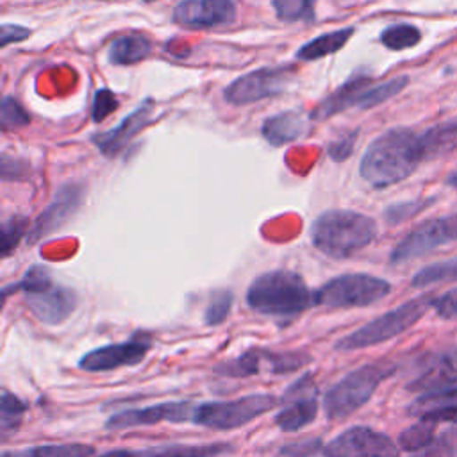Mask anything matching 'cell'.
Here are the masks:
<instances>
[{
    "mask_svg": "<svg viewBox=\"0 0 457 457\" xmlns=\"http://www.w3.org/2000/svg\"><path fill=\"white\" fill-rule=\"evenodd\" d=\"M9 291H21L29 311L45 325H59L66 321L79 303L77 293L62 284H55L50 270L43 264L30 266L20 282L4 287V298Z\"/></svg>",
    "mask_w": 457,
    "mask_h": 457,
    "instance_id": "obj_4",
    "label": "cell"
},
{
    "mask_svg": "<svg viewBox=\"0 0 457 457\" xmlns=\"http://www.w3.org/2000/svg\"><path fill=\"white\" fill-rule=\"evenodd\" d=\"M425 159L423 134L396 127L380 134L366 148L359 173L370 186L382 189L411 177Z\"/></svg>",
    "mask_w": 457,
    "mask_h": 457,
    "instance_id": "obj_1",
    "label": "cell"
},
{
    "mask_svg": "<svg viewBox=\"0 0 457 457\" xmlns=\"http://www.w3.org/2000/svg\"><path fill=\"white\" fill-rule=\"evenodd\" d=\"M420 421L412 423L398 436V446L409 453H414L427 445H430L436 437V427L439 421L428 420V418H418Z\"/></svg>",
    "mask_w": 457,
    "mask_h": 457,
    "instance_id": "obj_26",
    "label": "cell"
},
{
    "mask_svg": "<svg viewBox=\"0 0 457 457\" xmlns=\"http://www.w3.org/2000/svg\"><path fill=\"white\" fill-rule=\"evenodd\" d=\"M95 446L86 443H59L25 448L20 457H93Z\"/></svg>",
    "mask_w": 457,
    "mask_h": 457,
    "instance_id": "obj_29",
    "label": "cell"
},
{
    "mask_svg": "<svg viewBox=\"0 0 457 457\" xmlns=\"http://www.w3.org/2000/svg\"><path fill=\"white\" fill-rule=\"evenodd\" d=\"M234 450L232 443L166 445L143 450H111L100 457H220Z\"/></svg>",
    "mask_w": 457,
    "mask_h": 457,
    "instance_id": "obj_19",
    "label": "cell"
},
{
    "mask_svg": "<svg viewBox=\"0 0 457 457\" xmlns=\"http://www.w3.org/2000/svg\"><path fill=\"white\" fill-rule=\"evenodd\" d=\"M432 307L441 320H457V287L436 296Z\"/></svg>",
    "mask_w": 457,
    "mask_h": 457,
    "instance_id": "obj_40",
    "label": "cell"
},
{
    "mask_svg": "<svg viewBox=\"0 0 457 457\" xmlns=\"http://www.w3.org/2000/svg\"><path fill=\"white\" fill-rule=\"evenodd\" d=\"M273 9L278 20L293 23V21H312L314 7L312 0H273Z\"/></svg>",
    "mask_w": 457,
    "mask_h": 457,
    "instance_id": "obj_34",
    "label": "cell"
},
{
    "mask_svg": "<svg viewBox=\"0 0 457 457\" xmlns=\"http://www.w3.org/2000/svg\"><path fill=\"white\" fill-rule=\"evenodd\" d=\"M409 84V77L407 75H400L395 79H389L382 84L377 86H370L359 98L357 107L359 109H371L377 107L378 104H384L386 100L393 98L395 95H398L402 89H405V86Z\"/></svg>",
    "mask_w": 457,
    "mask_h": 457,
    "instance_id": "obj_30",
    "label": "cell"
},
{
    "mask_svg": "<svg viewBox=\"0 0 457 457\" xmlns=\"http://www.w3.org/2000/svg\"><path fill=\"white\" fill-rule=\"evenodd\" d=\"M457 241V214L428 220L414 227L391 252V264H403L420 259L439 246Z\"/></svg>",
    "mask_w": 457,
    "mask_h": 457,
    "instance_id": "obj_10",
    "label": "cell"
},
{
    "mask_svg": "<svg viewBox=\"0 0 457 457\" xmlns=\"http://www.w3.org/2000/svg\"><path fill=\"white\" fill-rule=\"evenodd\" d=\"M152 114H154V100L148 98L136 111H132L127 118H123L114 129H111L107 132L95 134L91 139L104 155L114 157L130 143V139L134 136L139 134V130L150 121Z\"/></svg>",
    "mask_w": 457,
    "mask_h": 457,
    "instance_id": "obj_18",
    "label": "cell"
},
{
    "mask_svg": "<svg viewBox=\"0 0 457 457\" xmlns=\"http://www.w3.org/2000/svg\"><path fill=\"white\" fill-rule=\"evenodd\" d=\"M353 36V29L346 27V29H337L334 32L328 34H321L314 39H311L309 43H305L298 52L296 57L302 61H314V59H321L328 54H336L337 50H341L346 41Z\"/></svg>",
    "mask_w": 457,
    "mask_h": 457,
    "instance_id": "obj_25",
    "label": "cell"
},
{
    "mask_svg": "<svg viewBox=\"0 0 457 457\" xmlns=\"http://www.w3.org/2000/svg\"><path fill=\"white\" fill-rule=\"evenodd\" d=\"M378 234L377 221L350 209H328L311 225V241L318 252L332 259H346L366 248Z\"/></svg>",
    "mask_w": 457,
    "mask_h": 457,
    "instance_id": "obj_3",
    "label": "cell"
},
{
    "mask_svg": "<svg viewBox=\"0 0 457 457\" xmlns=\"http://www.w3.org/2000/svg\"><path fill=\"white\" fill-rule=\"evenodd\" d=\"M29 220L25 216H11L9 220L2 221V228H0V250H2V257H9L14 248L20 245V241L23 237H27L29 234Z\"/></svg>",
    "mask_w": 457,
    "mask_h": 457,
    "instance_id": "obj_32",
    "label": "cell"
},
{
    "mask_svg": "<svg viewBox=\"0 0 457 457\" xmlns=\"http://www.w3.org/2000/svg\"><path fill=\"white\" fill-rule=\"evenodd\" d=\"M323 441L320 437H311L303 441H295L280 446L278 455L282 457H314L316 453H321Z\"/></svg>",
    "mask_w": 457,
    "mask_h": 457,
    "instance_id": "obj_38",
    "label": "cell"
},
{
    "mask_svg": "<svg viewBox=\"0 0 457 457\" xmlns=\"http://www.w3.org/2000/svg\"><path fill=\"white\" fill-rule=\"evenodd\" d=\"M30 34H32V30L27 27L14 25V23H4L0 27V45L9 46L12 43H20V41L27 39Z\"/></svg>",
    "mask_w": 457,
    "mask_h": 457,
    "instance_id": "obj_42",
    "label": "cell"
},
{
    "mask_svg": "<svg viewBox=\"0 0 457 457\" xmlns=\"http://www.w3.org/2000/svg\"><path fill=\"white\" fill-rule=\"evenodd\" d=\"M309 130V121L300 109H291L286 112H278L268 118L262 123V136L273 146H282L286 143L296 141Z\"/></svg>",
    "mask_w": 457,
    "mask_h": 457,
    "instance_id": "obj_21",
    "label": "cell"
},
{
    "mask_svg": "<svg viewBox=\"0 0 457 457\" xmlns=\"http://www.w3.org/2000/svg\"><path fill=\"white\" fill-rule=\"evenodd\" d=\"M457 386V346L436 359L411 386L416 391H432Z\"/></svg>",
    "mask_w": 457,
    "mask_h": 457,
    "instance_id": "obj_22",
    "label": "cell"
},
{
    "mask_svg": "<svg viewBox=\"0 0 457 457\" xmlns=\"http://www.w3.org/2000/svg\"><path fill=\"white\" fill-rule=\"evenodd\" d=\"M400 446L384 432L366 425H353L330 439L323 457H400Z\"/></svg>",
    "mask_w": 457,
    "mask_h": 457,
    "instance_id": "obj_11",
    "label": "cell"
},
{
    "mask_svg": "<svg viewBox=\"0 0 457 457\" xmlns=\"http://www.w3.org/2000/svg\"><path fill=\"white\" fill-rule=\"evenodd\" d=\"M371 86V79L359 75L345 82L341 87H337L332 95H328L312 112L311 120L312 121H323L341 111H346L350 107H357L361 95Z\"/></svg>",
    "mask_w": 457,
    "mask_h": 457,
    "instance_id": "obj_20",
    "label": "cell"
},
{
    "mask_svg": "<svg viewBox=\"0 0 457 457\" xmlns=\"http://www.w3.org/2000/svg\"><path fill=\"white\" fill-rule=\"evenodd\" d=\"M152 348V339L146 334L136 332L130 339L98 346L79 359V368L91 373L111 371L125 366L139 364Z\"/></svg>",
    "mask_w": 457,
    "mask_h": 457,
    "instance_id": "obj_14",
    "label": "cell"
},
{
    "mask_svg": "<svg viewBox=\"0 0 457 457\" xmlns=\"http://www.w3.org/2000/svg\"><path fill=\"white\" fill-rule=\"evenodd\" d=\"M420 39H421V32H420L414 25H407V23L391 25V27H387V29L380 34L382 45L387 46L389 50H405V48H411V46L418 45Z\"/></svg>",
    "mask_w": 457,
    "mask_h": 457,
    "instance_id": "obj_33",
    "label": "cell"
},
{
    "mask_svg": "<svg viewBox=\"0 0 457 457\" xmlns=\"http://www.w3.org/2000/svg\"><path fill=\"white\" fill-rule=\"evenodd\" d=\"M246 303L259 314L291 320L314 305V291L300 273L271 270L252 280L246 289Z\"/></svg>",
    "mask_w": 457,
    "mask_h": 457,
    "instance_id": "obj_2",
    "label": "cell"
},
{
    "mask_svg": "<svg viewBox=\"0 0 457 457\" xmlns=\"http://www.w3.org/2000/svg\"><path fill=\"white\" fill-rule=\"evenodd\" d=\"M145 2H154V0H145Z\"/></svg>",
    "mask_w": 457,
    "mask_h": 457,
    "instance_id": "obj_45",
    "label": "cell"
},
{
    "mask_svg": "<svg viewBox=\"0 0 457 457\" xmlns=\"http://www.w3.org/2000/svg\"><path fill=\"white\" fill-rule=\"evenodd\" d=\"M82 200H84V186L80 182L62 184L55 191L46 209L41 211L37 218L32 221L27 234V243L36 245L41 239L54 234L57 228H61L79 211V207L82 205Z\"/></svg>",
    "mask_w": 457,
    "mask_h": 457,
    "instance_id": "obj_15",
    "label": "cell"
},
{
    "mask_svg": "<svg viewBox=\"0 0 457 457\" xmlns=\"http://www.w3.org/2000/svg\"><path fill=\"white\" fill-rule=\"evenodd\" d=\"M434 298L436 296H432V295H423V296L407 300V302L400 303L398 307H395V309L377 316L375 320L364 323L362 327L355 328L348 336L341 337L339 341H336L334 348L339 352H352V350H361L366 346L386 343V341L403 334L412 325H416L427 314V311L432 307Z\"/></svg>",
    "mask_w": 457,
    "mask_h": 457,
    "instance_id": "obj_6",
    "label": "cell"
},
{
    "mask_svg": "<svg viewBox=\"0 0 457 457\" xmlns=\"http://www.w3.org/2000/svg\"><path fill=\"white\" fill-rule=\"evenodd\" d=\"M455 407H457V386H452V387L421 393L414 402L409 403L407 414L414 418H434Z\"/></svg>",
    "mask_w": 457,
    "mask_h": 457,
    "instance_id": "obj_23",
    "label": "cell"
},
{
    "mask_svg": "<svg viewBox=\"0 0 457 457\" xmlns=\"http://www.w3.org/2000/svg\"><path fill=\"white\" fill-rule=\"evenodd\" d=\"M280 411L273 421L282 432H298L311 425L318 414V386L311 373L295 380L280 398Z\"/></svg>",
    "mask_w": 457,
    "mask_h": 457,
    "instance_id": "obj_13",
    "label": "cell"
},
{
    "mask_svg": "<svg viewBox=\"0 0 457 457\" xmlns=\"http://www.w3.org/2000/svg\"><path fill=\"white\" fill-rule=\"evenodd\" d=\"M448 184H452L453 187H457V173H453L452 177H448Z\"/></svg>",
    "mask_w": 457,
    "mask_h": 457,
    "instance_id": "obj_44",
    "label": "cell"
},
{
    "mask_svg": "<svg viewBox=\"0 0 457 457\" xmlns=\"http://www.w3.org/2000/svg\"><path fill=\"white\" fill-rule=\"evenodd\" d=\"M434 202V198H420V200H409V202H400V204H393L384 211V220L389 225H398L412 216H416L418 212H421L423 209H427L430 204Z\"/></svg>",
    "mask_w": 457,
    "mask_h": 457,
    "instance_id": "obj_36",
    "label": "cell"
},
{
    "mask_svg": "<svg viewBox=\"0 0 457 457\" xmlns=\"http://www.w3.org/2000/svg\"><path fill=\"white\" fill-rule=\"evenodd\" d=\"M25 412H27V403L20 400L16 395H12L11 391L4 389L2 400H0V434L4 439L18 432Z\"/></svg>",
    "mask_w": 457,
    "mask_h": 457,
    "instance_id": "obj_27",
    "label": "cell"
},
{
    "mask_svg": "<svg viewBox=\"0 0 457 457\" xmlns=\"http://www.w3.org/2000/svg\"><path fill=\"white\" fill-rule=\"evenodd\" d=\"M446 280H457V255L421 268L420 271L414 273L411 286L414 289H423Z\"/></svg>",
    "mask_w": 457,
    "mask_h": 457,
    "instance_id": "obj_28",
    "label": "cell"
},
{
    "mask_svg": "<svg viewBox=\"0 0 457 457\" xmlns=\"http://www.w3.org/2000/svg\"><path fill=\"white\" fill-rule=\"evenodd\" d=\"M391 293L386 278L370 273H345L330 278L314 291V305L327 309L368 307Z\"/></svg>",
    "mask_w": 457,
    "mask_h": 457,
    "instance_id": "obj_7",
    "label": "cell"
},
{
    "mask_svg": "<svg viewBox=\"0 0 457 457\" xmlns=\"http://www.w3.org/2000/svg\"><path fill=\"white\" fill-rule=\"evenodd\" d=\"M411 457H457V423H450V427L436 434L430 445L414 452Z\"/></svg>",
    "mask_w": 457,
    "mask_h": 457,
    "instance_id": "obj_31",
    "label": "cell"
},
{
    "mask_svg": "<svg viewBox=\"0 0 457 457\" xmlns=\"http://www.w3.org/2000/svg\"><path fill=\"white\" fill-rule=\"evenodd\" d=\"M195 405L196 403H193V402L180 400V402H161V403L148 405L143 409L120 411V412L109 416L104 427L107 430H125V428H134V427L155 425L161 421L186 423L187 420L191 421Z\"/></svg>",
    "mask_w": 457,
    "mask_h": 457,
    "instance_id": "obj_16",
    "label": "cell"
},
{
    "mask_svg": "<svg viewBox=\"0 0 457 457\" xmlns=\"http://www.w3.org/2000/svg\"><path fill=\"white\" fill-rule=\"evenodd\" d=\"M236 5L232 0H182L173 9V21L187 29H211L232 23Z\"/></svg>",
    "mask_w": 457,
    "mask_h": 457,
    "instance_id": "obj_17",
    "label": "cell"
},
{
    "mask_svg": "<svg viewBox=\"0 0 457 457\" xmlns=\"http://www.w3.org/2000/svg\"><path fill=\"white\" fill-rule=\"evenodd\" d=\"M357 136H359V130H352V132L341 136L337 141L330 143L328 148H327L330 159L336 161V162L346 161L352 155V152H353V145H355Z\"/></svg>",
    "mask_w": 457,
    "mask_h": 457,
    "instance_id": "obj_41",
    "label": "cell"
},
{
    "mask_svg": "<svg viewBox=\"0 0 457 457\" xmlns=\"http://www.w3.org/2000/svg\"><path fill=\"white\" fill-rule=\"evenodd\" d=\"M232 302H234L232 291H228V289L218 291L211 298V302H209V305H207V309L204 312L205 323L207 325H220V323H223L227 320V316L230 314Z\"/></svg>",
    "mask_w": 457,
    "mask_h": 457,
    "instance_id": "obj_37",
    "label": "cell"
},
{
    "mask_svg": "<svg viewBox=\"0 0 457 457\" xmlns=\"http://www.w3.org/2000/svg\"><path fill=\"white\" fill-rule=\"evenodd\" d=\"M116 109H118L116 96L109 89H98L95 95V100H93V109H91L93 120L102 121Z\"/></svg>",
    "mask_w": 457,
    "mask_h": 457,
    "instance_id": "obj_39",
    "label": "cell"
},
{
    "mask_svg": "<svg viewBox=\"0 0 457 457\" xmlns=\"http://www.w3.org/2000/svg\"><path fill=\"white\" fill-rule=\"evenodd\" d=\"M280 400L270 393H253L236 400H212L196 403L191 421L211 430H234L266 414Z\"/></svg>",
    "mask_w": 457,
    "mask_h": 457,
    "instance_id": "obj_8",
    "label": "cell"
},
{
    "mask_svg": "<svg viewBox=\"0 0 457 457\" xmlns=\"http://www.w3.org/2000/svg\"><path fill=\"white\" fill-rule=\"evenodd\" d=\"M396 371V364L391 361L366 362L339 382L328 387L323 396V411L327 420L341 421L361 409L377 391V387Z\"/></svg>",
    "mask_w": 457,
    "mask_h": 457,
    "instance_id": "obj_5",
    "label": "cell"
},
{
    "mask_svg": "<svg viewBox=\"0 0 457 457\" xmlns=\"http://www.w3.org/2000/svg\"><path fill=\"white\" fill-rule=\"evenodd\" d=\"M311 361H312V355L305 350L275 352V350L253 346L239 353L237 357L218 362L214 366V373L221 377H230V378H246L264 371L271 375H289L298 371Z\"/></svg>",
    "mask_w": 457,
    "mask_h": 457,
    "instance_id": "obj_9",
    "label": "cell"
},
{
    "mask_svg": "<svg viewBox=\"0 0 457 457\" xmlns=\"http://www.w3.org/2000/svg\"><path fill=\"white\" fill-rule=\"evenodd\" d=\"M152 52V43L143 34H127L116 37L107 52V59L111 64L127 66L136 64L148 57Z\"/></svg>",
    "mask_w": 457,
    "mask_h": 457,
    "instance_id": "obj_24",
    "label": "cell"
},
{
    "mask_svg": "<svg viewBox=\"0 0 457 457\" xmlns=\"http://www.w3.org/2000/svg\"><path fill=\"white\" fill-rule=\"evenodd\" d=\"M30 123L29 112L21 107V104L12 96H4L0 107V125L4 130H14L27 127Z\"/></svg>",
    "mask_w": 457,
    "mask_h": 457,
    "instance_id": "obj_35",
    "label": "cell"
},
{
    "mask_svg": "<svg viewBox=\"0 0 457 457\" xmlns=\"http://www.w3.org/2000/svg\"><path fill=\"white\" fill-rule=\"evenodd\" d=\"M27 173V164L18 159H11L7 155L2 157V179L4 180H14L21 179Z\"/></svg>",
    "mask_w": 457,
    "mask_h": 457,
    "instance_id": "obj_43",
    "label": "cell"
},
{
    "mask_svg": "<svg viewBox=\"0 0 457 457\" xmlns=\"http://www.w3.org/2000/svg\"><path fill=\"white\" fill-rule=\"evenodd\" d=\"M295 66H266L237 77L230 82L223 96L232 105H248L268 96H275L286 89L295 75Z\"/></svg>",
    "mask_w": 457,
    "mask_h": 457,
    "instance_id": "obj_12",
    "label": "cell"
}]
</instances>
